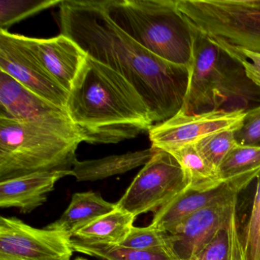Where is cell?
<instances>
[{"label":"cell","instance_id":"27","mask_svg":"<svg viewBox=\"0 0 260 260\" xmlns=\"http://www.w3.org/2000/svg\"><path fill=\"white\" fill-rule=\"evenodd\" d=\"M237 144L260 148V105L245 114L241 126L234 132Z\"/></svg>","mask_w":260,"mask_h":260},{"label":"cell","instance_id":"1","mask_svg":"<svg viewBox=\"0 0 260 260\" xmlns=\"http://www.w3.org/2000/svg\"><path fill=\"white\" fill-rule=\"evenodd\" d=\"M59 21L61 34L133 86L153 123L164 122L182 109L189 70L162 60L133 40L111 20L101 1L62 0Z\"/></svg>","mask_w":260,"mask_h":260},{"label":"cell","instance_id":"4","mask_svg":"<svg viewBox=\"0 0 260 260\" xmlns=\"http://www.w3.org/2000/svg\"><path fill=\"white\" fill-rule=\"evenodd\" d=\"M111 20L147 51L190 70L194 28L176 0H102Z\"/></svg>","mask_w":260,"mask_h":260},{"label":"cell","instance_id":"5","mask_svg":"<svg viewBox=\"0 0 260 260\" xmlns=\"http://www.w3.org/2000/svg\"><path fill=\"white\" fill-rule=\"evenodd\" d=\"M80 137L36 123L0 118V182L42 172L72 170Z\"/></svg>","mask_w":260,"mask_h":260},{"label":"cell","instance_id":"10","mask_svg":"<svg viewBox=\"0 0 260 260\" xmlns=\"http://www.w3.org/2000/svg\"><path fill=\"white\" fill-rule=\"evenodd\" d=\"M244 111L219 110L200 114L178 112L164 122L153 125L149 138L153 149L169 152L218 132H235L244 119Z\"/></svg>","mask_w":260,"mask_h":260},{"label":"cell","instance_id":"16","mask_svg":"<svg viewBox=\"0 0 260 260\" xmlns=\"http://www.w3.org/2000/svg\"><path fill=\"white\" fill-rule=\"evenodd\" d=\"M154 153V149L112 155L100 159L78 161L72 169L73 176L78 182H94L124 174L145 165Z\"/></svg>","mask_w":260,"mask_h":260},{"label":"cell","instance_id":"24","mask_svg":"<svg viewBox=\"0 0 260 260\" xmlns=\"http://www.w3.org/2000/svg\"><path fill=\"white\" fill-rule=\"evenodd\" d=\"M249 220L241 237L246 260H260V174Z\"/></svg>","mask_w":260,"mask_h":260},{"label":"cell","instance_id":"12","mask_svg":"<svg viewBox=\"0 0 260 260\" xmlns=\"http://www.w3.org/2000/svg\"><path fill=\"white\" fill-rule=\"evenodd\" d=\"M237 197L193 213L171 232L166 233L167 248L176 260H191L222 228L228 226L237 211Z\"/></svg>","mask_w":260,"mask_h":260},{"label":"cell","instance_id":"11","mask_svg":"<svg viewBox=\"0 0 260 260\" xmlns=\"http://www.w3.org/2000/svg\"><path fill=\"white\" fill-rule=\"evenodd\" d=\"M0 118L43 124L67 135L80 137L66 109L41 98L2 71Z\"/></svg>","mask_w":260,"mask_h":260},{"label":"cell","instance_id":"22","mask_svg":"<svg viewBox=\"0 0 260 260\" xmlns=\"http://www.w3.org/2000/svg\"><path fill=\"white\" fill-rule=\"evenodd\" d=\"M62 0H0V29L61 4Z\"/></svg>","mask_w":260,"mask_h":260},{"label":"cell","instance_id":"19","mask_svg":"<svg viewBox=\"0 0 260 260\" xmlns=\"http://www.w3.org/2000/svg\"><path fill=\"white\" fill-rule=\"evenodd\" d=\"M168 153L178 161L189 178V189H207L222 182L217 171L202 157L194 144H187Z\"/></svg>","mask_w":260,"mask_h":260},{"label":"cell","instance_id":"18","mask_svg":"<svg viewBox=\"0 0 260 260\" xmlns=\"http://www.w3.org/2000/svg\"><path fill=\"white\" fill-rule=\"evenodd\" d=\"M136 217L116 209L74 233L71 237L92 243L120 245L134 226Z\"/></svg>","mask_w":260,"mask_h":260},{"label":"cell","instance_id":"23","mask_svg":"<svg viewBox=\"0 0 260 260\" xmlns=\"http://www.w3.org/2000/svg\"><path fill=\"white\" fill-rule=\"evenodd\" d=\"M237 145L233 131L213 134L194 144L199 153L217 173L223 159Z\"/></svg>","mask_w":260,"mask_h":260},{"label":"cell","instance_id":"15","mask_svg":"<svg viewBox=\"0 0 260 260\" xmlns=\"http://www.w3.org/2000/svg\"><path fill=\"white\" fill-rule=\"evenodd\" d=\"M72 170L31 173L0 182V208H16L28 214L46 202L60 179Z\"/></svg>","mask_w":260,"mask_h":260},{"label":"cell","instance_id":"7","mask_svg":"<svg viewBox=\"0 0 260 260\" xmlns=\"http://www.w3.org/2000/svg\"><path fill=\"white\" fill-rule=\"evenodd\" d=\"M191 181L180 164L168 152L154 153L116 203L118 209L135 217L156 211L189 188Z\"/></svg>","mask_w":260,"mask_h":260},{"label":"cell","instance_id":"6","mask_svg":"<svg viewBox=\"0 0 260 260\" xmlns=\"http://www.w3.org/2000/svg\"><path fill=\"white\" fill-rule=\"evenodd\" d=\"M176 4L201 32L260 52V0H176Z\"/></svg>","mask_w":260,"mask_h":260},{"label":"cell","instance_id":"20","mask_svg":"<svg viewBox=\"0 0 260 260\" xmlns=\"http://www.w3.org/2000/svg\"><path fill=\"white\" fill-rule=\"evenodd\" d=\"M71 243L76 252L100 260H176L167 247L157 250L141 251L118 245L86 243L72 237Z\"/></svg>","mask_w":260,"mask_h":260},{"label":"cell","instance_id":"30","mask_svg":"<svg viewBox=\"0 0 260 260\" xmlns=\"http://www.w3.org/2000/svg\"><path fill=\"white\" fill-rule=\"evenodd\" d=\"M75 260H88L86 259V258H83V257H77V258H76Z\"/></svg>","mask_w":260,"mask_h":260},{"label":"cell","instance_id":"25","mask_svg":"<svg viewBox=\"0 0 260 260\" xmlns=\"http://www.w3.org/2000/svg\"><path fill=\"white\" fill-rule=\"evenodd\" d=\"M118 246L141 251L157 250L167 247L166 233L153 226H133L124 242Z\"/></svg>","mask_w":260,"mask_h":260},{"label":"cell","instance_id":"8","mask_svg":"<svg viewBox=\"0 0 260 260\" xmlns=\"http://www.w3.org/2000/svg\"><path fill=\"white\" fill-rule=\"evenodd\" d=\"M0 71L41 98L66 109L69 92L47 71L26 36L0 29Z\"/></svg>","mask_w":260,"mask_h":260},{"label":"cell","instance_id":"26","mask_svg":"<svg viewBox=\"0 0 260 260\" xmlns=\"http://www.w3.org/2000/svg\"><path fill=\"white\" fill-rule=\"evenodd\" d=\"M213 39L241 63L248 78L260 89V52L234 46L219 39Z\"/></svg>","mask_w":260,"mask_h":260},{"label":"cell","instance_id":"28","mask_svg":"<svg viewBox=\"0 0 260 260\" xmlns=\"http://www.w3.org/2000/svg\"><path fill=\"white\" fill-rule=\"evenodd\" d=\"M229 225L220 229L191 260H231Z\"/></svg>","mask_w":260,"mask_h":260},{"label":"cell","instance_id":"3","mask_svg":"<svg viewBox=\"0 0 260 260\" xmlns=\"http://www.w3.org/2000/svg\"><path fill=\"white\" fill-rule=\"evenodd\" d=\"M193 28L189 83L179 112H247L259 106L260 89L248 78L241 63L214 39Z\"/></svg>","mask_w":260,"mask_h":260},{"label":"cell","instance_id":"9","mask_svg":"<svg viewBox=\"0 0 260 260\" xmlns=\"http://www.w3.org/2000/svg\"><path fill=\"white\" fill-rule=\"evenodd\" d=\"M74 252L68 233L0 218V260H71Z\"/></svg>","mask_w":260,"mask_h":260},{"label":"cell","instance_id":"14","mask_svg":"<svg viewBox=\"0 0 260 260\" xmlns=\"http://www.w3.org/2000/svg\"><path fill=\"white\" fill-rule=\"evenodd\" d=\"M26 41L53 78L71 92L87 57L84 51L61 33L51 39L26 37Z\"/></svg>","mask_w":260,"mask_h":260},{"label":"cell","instance_id":"29","mask_svg":"<svg viewBox=\"0 0 260 260\" xmlns=\"http://www.w3.org/2000/svg\"><path fill=\"white\" fill-rule=\"evenodd\" d=\"M231 260H246L238 229L237 211H234L229 225Z\"/></svg>","mask_w":260,"mask_h":260},{"label":"cell","instance_id":"17","mask_svg":"<svg viewBox=\"0 0 260 260\" xmlns=\"http://www.w3.org/2000/svg\"><path fill=\"white\" fill-rule=\"evenodd\" d=\"M116 208V203L105 200L100 193L93 191L75 193L69 206L60 218L46 228L63 231L72 236L79 230Z\"/></svg>","mask_w":260,"mask_h":260},{"label":"cell","instance_id":"21","mask_svg":"<svg viewBox=\"0 0 260 260\" xmlns=\"http://www.w3.org/2000/svg\"><path fill=\"white\" fill-rule=\"evenodd\" d=\"M255 171H260L259 147L237 144L217 169V176L223 182Z\"/></svg>","mask_w":260,"mask_h":260},{"label":"cell","instance_id":"2","mask_svg":"<svg viewBox=\"0 0 260 260\" xmlns=\"http://www.w3.org/2000/svg\"><path fill=\"white\" fill-rule=\"evenodd\" d=\"M67 112L83 142L117 144L150 132V111L138 91L109 67L86 57Z\"/></svg>","mask_w":260,"mask_h":260},{"label":"cell","instance_id":"13","mask_svg":"<svg viewBox=\"0 0 260 260\" xmlns=\"http://www.w3.org/2000/svg\"><path fill=\"white\" fill-rule=\"evenodd\" d=\"M260 171L252 172L223 181L219 185L207 189L187 188L180 194L155 211L150 226L164 233H170L193 213L219 202L237 197L252 180L258 177Z\"/></svg>","mask_w":260,"mask_h":260}]
</instances>
